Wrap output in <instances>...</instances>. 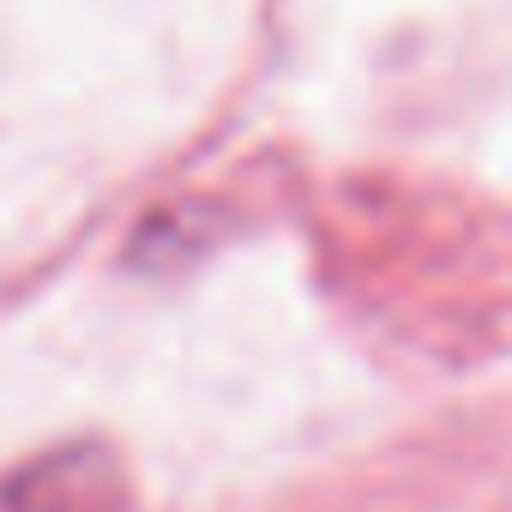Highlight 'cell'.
<instances>
[{"label": "cell", "instance_id": "cell-1", "mask_svg": "<svg viewBox=\"0 0 512 512\" xmlns=\"http://www.w3.org/2000/svg\"><path fill=\"white\" fill-rule=\"evenodd\" d=\"M0 512H127V488L115 458H103L97 446H79L7 476L0 482Z\"/></svg>", "mask_w": 512, "mask_h": 512}]
</instances>
